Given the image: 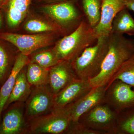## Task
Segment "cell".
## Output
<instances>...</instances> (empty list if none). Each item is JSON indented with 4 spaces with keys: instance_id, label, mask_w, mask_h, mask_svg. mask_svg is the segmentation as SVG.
Listing matches in <instances>:
<instances>
[{
    "instance_id": "obj_15",
    "label": "cell",
    "mask_w": 134,
    "mask_h": 134,
    "mask_svg": "<svg viewBox=\"0 0 134 134\" xmlns=\"http://www.w3.org/2000/svg\"><path fill=\"white\" fill-rule=\"evenodd\" d=\"M29 62V56L24 55L21 53L18 54L10 74L1 86L0 88V122L4 106L12 92L18 75Z\"/></svg>"
},
{
    "instance_id": "obj_5",
    "label": "cell",
    "mask_w": 134,
    "mask_h": 134,
    "mask_svg": "<svg viewBox=\"0 0 134 134\" xmlns=\"http://www.w3.org/2000/svg\"><path fill=\"white\" fill-rule=\"evenodd\" d=\"M72 1L45 4L41 7L42 12L50 18L66 35L74 31L84 19L82 13Z\"/></svg>"
},
{
    "instance_id": "obj_13",
    "label": "cell",
    "mask_w": 134,
    "mask_h": 134,
    "mask_svg": "<svg viewBox=\"0 0 134 134\" xmlns=\"http://www.w3.org/2000/svg\"><path fill=\"white\" fill-rule=\"evenodd\" d=\"M77 78L71 62L61 61L49 69L48 85L55 95Z\"/></svg>"
},
{
    "instance_id": "obj_1",
    "label": "cell",
    "mask_w": 134,
    "mask_h": 134,
    "mask_svg": "<svg viewBox=\"0 0 134 134\" xmlns=\"http://www.w3.org/2000/svg\"><path fill=\"white\" fill-rule=\"evenodd\" d=\"M134 53V40L112 33L108 50L97 75L89 80L92 88L107 85L115 73Z\"/></svg>"
},
{
    "instance_id": "obj_17",
    "label": "cell",
    "mask_w": 134,
    "mask_h": 134,
    "mask_svg": "<svg viewBox=\"0 0 134 134\" xmlns=\"http://www.w3.org/2000/svg\"><path fill=\"white\" fill-rule=\"evenodd\" d=\"M112 33L134 36V19L126 8L120 11L112 24Z\"/></svg>"
},
{
    "instance_id": "obj_27",
    "label": "cell",
    "mask_w": 134,
    "mask_h": 134,
    "mask_svg": "<svg viewBox=\"0 0 134 134\" xmlns=\"http://www.w3.org/2000/svg\"><path fill=\"white\" fill-rule=\"evenodd\" d=\"M126 7L134 12V0H124Z\"/></svg>"
},
{
    "instance_id": "obj_21",
    "label": "cell",
    "mask_w": 134,
    "mask_h": 134,
    "mask_svg": "<svg viewBox=\"0 0 134 134\" xmlns=\"http://www.w3.org/2000/svg\"><path fill=\"white\" fill-rule=\"evenodd\" d=\"M116 80H120L134 88V53L113 76L107 87Z\"/></svg>"
},
{
    "instance_id": "obj_16",
    "label": "cell",
    "mask_w": 134,
    "mask_h": 134,
    "mask_svg": "<svg viewBox=\"0 0 134 134\" xmlns=\"http://www.w3.org/2000/svg\"><path fill=\"white\" fill-rule=\"evenodd\" d=\"M25 67L18 75L14 86L4 106L3 111L13 103L25 102L31 92L32 86L27 80Z\"/></svg>"
},
{
    "instance_id": "obj_20",
    "label": "cell",
    "mask_w": 134,
    "mask_h": 134,
    "mask_svg": "<svg viewBox=\"0 0 134 134\" xmlns=\"http://www.w3.org/2000/svg\"><path fill=\"white\" fill-rule=\"evenodd\" d=\"M102 0H82L84 14L88 23L94 29L98 24L101 15Z\"/></svg>"
},
{
    "instance_id": "obj_12",
    "label": "cell",
    "mask_w": 134,
    "mask_h": 134,
    "mask_svg": "<svg viewBox=\"0 0 134 134\" xmlns=\"http://www.w3.org/2000/svg\"><path fill=\"white\" fill-rule=\"evenodd\" d=\"M125 8L124 0H102L100 21L93 29L98 39L111 34L113 20L117 14Z\"/></svg>"
},
{
    "instance_id": "obj_23",
    "label": "cell",
    "mask_w": 134,
    "mask_h": 134,
    "mask_svg": "<svg viewBox=\"0 0 134 134\" xmlns=\"http://www.w3.org/2000/svg\"><path fill=\"white\" fill-rule=\"evenodd\" d=\"M29 62L36 63L43 68H50L60 62L52 49L44 50L32 55Z\"/></svg>"
},
{
    "instance_id": "obj_25",
    "label": "cell",
    "mask_w": 134,
    "mask_h": 134,
    "mask_svg": "<svg viewBox=\"0 0 134 134\" xmlns=\"http://www.w3.org/2000/svg\"><path fill=\"white\" fill-rule=\"evenodd\" d=\"M66 133L69 134H102L103 132L92 129L80 121L72 122Z\"/></svg>"
},
{
    "instance_id": "obj_19",
    "label": "cell",
    "mask_w": 134,
    "mask_h": 134,
    "mask_svg": "<svg viewBox=\"0 0 134 134\" xmlns=\"http://www.w3.org/2000/svg\"><path fill=\"white\" fill-rule=\"evenodd\" d=\"M26 78L33 86L48 85L49 70L34 63L29 62L26 65Z\"/></svg>"
},
{
    "instance_id": "obj_6",
    "label": "cell",
    "mask_w": 134,
    "mask_h": 134,
    "mask_svg": "<svg viewBox=\"0 0 134 134\" xmlns=\"http://www.w3.org/2000/svg\"><path fill=\"white\" fill-rule=\"evenodd\" d=\"M56 34L46 32L29 35L3 31L0 32V38L11 43L23 54L29 56L36 50L52 44Z\"/></svg>"
},
{
    "instance_id": "obj_2",
    "label": "cell",
    "mask_w": 134,
    "mask_h": 134,
    "mask_svg": "<svg viewBox=\"0 0 134 134\" xmlns=\"http://www.w3.org/2000/svg\"><path fill=\"white\" fill-rule=\"evenodd\" d=\"M97 40L93 28L83 19L74 31L59 40L52 50L60 61L71 62Z\"/></svg>"
},
{
    "instance_id": "obj_32",
    "label": "cell",
    "mask_w": 134,
    "mask_h": 134,
    "mask_svg": "<svg viewBox=\"0 0 134 134\" xmlns=\"http://www.w3.org/2000/svg\"><path fill=\"white\" fill-rule=\"evenodd\" d=\"M67 1H69V0H67Z\"/></svg>"
},
{
    "instance_id": "obj_26",
    "label": "cell",
    "mask_w": 134,
    "mask_h": 134,
    "mask_svg": "<svg viewBox=\"0 0 134 134\" xmlns=\"http://www.w3.org/2000/svg\"><path fill=\"white\" fill-rule=\"evenodd\" d=\"M31 1L32 0H7L4 5L11 7L26 16Z\"/></svg>"
},
{
    "instance_id": "obj_31",
    "label": "cell",
    "mask_w": 134,
    "mask_h": 134,
    "mask_svg": "<svg viewBox=\"0 0 134 134\" xmlns=\"http://www.w3.org/2000/svg\"><path fill=\"white\" fill-rule=\"evenodd\" d=\"M1 85H0V88H1Z\"/></svg>"
},
{
    "instance_id": "obj_8",
    "label": "cell",
    "mask_w": 134,
    "mask_h": 134,
    "mask_svg": "<svg viewBox=\"0 0 134 134\" xmlns=\"http://www.w3.org/2000/svg\"><path fill=\"white\" fill-rule=\"evenodd\" d=\"M54 96L48 85L34 86L25 101L26 122L52 111L54 108Z\"/></svg>"
},
{
    "instance_id": "obj_28",
    "label": "cell",
    "mask_w": 134,
    "mask_h": 134,
    "mask_svg": "<svg viewBox=\"0 0 134 134\" xmlns=\"http://www.w3.org/2000/svg\"><path fill=\"white\" fill-rule=\"evenodd\" d=\"M36 1L37 2L44 3V4H48V3H54L64 1L67 0H36Z\"/></svg>"
},
{
    "instance_id": "obj_9",
    "label": "cell",
    "mask_w": 134,
    "mask_h": 134,
    "mask_svg": "<svg viewBox=\"0 0 134 134\" xmlns=\"http://www.w3.org/2000/svg\"><path fill=\"white\" fill-rule=\"evenodd\" d=\"M132 87L120 80L114 81L107 87L104 102L119 114L125 109L134 108V90Z\"/></svg>"
},
{
    "instance_id": "obj_14",
    "label": "cell",
    "mask_w": 134,
    "mask_h": 134,
    "mask_svg": "<svg viewBox=\"0 0 134 134\" xmlns=\"http://www.w3.org/2000/svg\"><path fill=\"white\" fill-rule=\"evenodd\" d=\"M92 88L88 80L75 79L54 95V107H65L81 98Z\"/></svg>"
},
{
    "instance_id": "obj_10",
    "label": "cell",
    "mask_w": 134,
    "mask_h": 134,
    "mask_svg": "<svg viewBox=\"0 0 134 134\" xmlns=\"http://www.w3.org/2000/svg\"><path fill=\"white\" fill-rule=\"evenodd\" d=\"M107 85L93 87L81 98L65 107L72 122L78 121L82 115L96 106L104 103Z\"/></svg>"
},
{
    "instance_id": "obj_29",
    "label": "cell",
    "mask_w": 134,
    "mask_h": 134,
    "mask_svg": "<svg viewBox=\"0 0 134 134\" xmlns=\"http://www.w3.org/2000/svg\"><path fill=\"white\" fill-rule=\"evenodd\" d=\"M4 25V20H3V16L2 13V10L0 9V32H2V30L3 28Z\"/></svg>"
},
{
    "instance_id": "obj_22",
    "label": "cell",
    "mask_w": 134,
    "mask_h": 134,
    "mask_svg": "<svg viewBox=\"0 0 134 134\" xmlns=\"http://www.w3.org/2000/svg\"><path fill=\"white\" fill-rule=\"evenodd\" d=\"M24 28L26 31L32 33L54 32L63 34L60 28L54 23H50L40 19L29 20L25 24Z\"/></svg>"
},
{
    "instance_id": "obj_3",
    "label": "cell",
    "mask_w": 134,
    "mask_h": 134,
    "mask_svg": "<svg viewBox=\"0 0 134 134\" xmlns=\"http://www.w3.org/2000/svg\"><path fill=\"white\" fill-rule=\"evenodd\" d=\"M110 36L99 38L96 44L71 62L77 78L89 80L98 75L108 52Z\"/></svg>"
},
{
    "instance_id": "obj_30",
    "label": "cell",
    "mask_w": 134,
    "mask_h": 134,
    "mask_svg": "<svg viewBox=\"0 0 134 134\" xmlns=\"http://www.w3.org/2000/svg\"><path fill=\"white\" fill-rule=\"evenodd\" d=\"M7 0H0V9H1L5 5Z\"/></svg>"
},
{
    "instance_id": "obj_24",
    "label": "cell",
    "mask_w": 134,
    "mask_h": 134,
    "mask_svg": "<svg viewBox=\"0 0 134 134\" xmlns=\"http://www.w3.org/2000/svg\"><path fill=\"white\" fill-rule=\"evenodd\" d=\"M128 112L117 118L118 134H134V110Z\"/></svg>"
},
{
    "instance_id": "obj_11",
    "label": "cell",
    "mask_w": 134,
    "mask_h": 134,
    "mask_svg": "<svg viewBox=\"0 0 134 134\" xmlns=\"http://www.w3.org/2000/svg\"><path fill=\"white\" fill-rule=\"evenodd\" d=\"M5 110L0 122V134H24L26 122L22 103H13Z\"/></svg>"
},
{
    "instance_id": "obj_4",
    "label": "cell",
    "mask_w": 134,
    "mask_h": 134,
    "mask_svg": "<svg viewBox=\"0 0 134 134\" xmlns=\"http://www.w3.org/2000/svg\"><path fill=\"white\" fill-rule=\"evenodd\" d=\"M72 122L66 107H54L48 113L26 122L24 134L66 133Z\"/></svg>"
},
{
    "instance_id": "obj_18",
    "label": "cell",
    "mask_w": 134,
    "mask_h": 134,
    "mask_svg": "<svg viewBox=\"0 0 134 134\" xmlns=\"http://www.w3.org/2000/svg\"><path fill=\"white\" fill-rule=\"evenodd\" d=\"M5 40L0 38V85L5 81L14 66L17 56L8 47Z\"/></svg>"
},
{
    "instance_id": "obj_7",
    "label": "cell",
    "mask_w": 134,
    "mask_h": 134,
    "mask_svg": "<svg viewBox=\"0 0 134 134\" xmlns=\"http://www.w3.org/2000/svg\"><path fill=\"white\" fill-rule=\"evenodd\" d=\"M101 104L82 115L79 119L81 121H79L88 127L104 134H117L116 122L119 114L107 104Z\"/></svg>"
}]
</instances>
